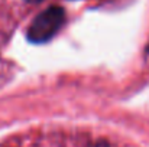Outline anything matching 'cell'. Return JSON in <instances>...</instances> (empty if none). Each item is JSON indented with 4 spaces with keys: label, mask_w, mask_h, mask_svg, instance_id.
I'll return each instance as SVG.
<instances>
[{
    "label": "cell",
    "mask_w": 149,
    "mask_h": 147,
    "mask_svg": "<svg viewBox=\"0 0 149 147\" xmlns=\"http://www.w3.org/2000/svg\"><path fill=\"white\" fill-rule=\"evenodd\" d=\"M65 22V12L59 6H52L41 12L29 25L26 36L32 43H45L52 39Z\"/></svg>",
    "instance_id": "1"
},
{
    "label": "cell",
    "mask_w": 149,
    "mask_h": 147,
    "mask_svg": "<svg viewBox=\"0 0 149 147\" xmlns=\"http://www.w3.org/2000/svg\"><path fill=\"white\" fill-rule=\"evenodd\" d=\"M93 147H110L107 143H104V141H100V143H96Z\"/></svg>",
    "instance_id": "2"
},
{
    "label": "cell",
    "mask_w": 149,
    "mask_h": 147,
    "mask_svg": "<svg viewBox=\"0 0 149 147\" xmlns=\"http://www.w3.org/2000/svg\"><path fill=\"white\" fill-rule=\"evenodd\" d=\"M26 1H29V3H38V1H42V0H26Z\"/></svg>",
    "instance_id": "3"
}]
</instances>
